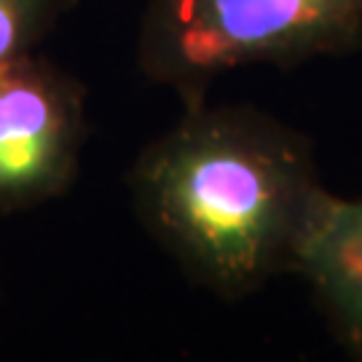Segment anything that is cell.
<instances>
[{
  "instance_id": "7a4b0ae2",
  "label": "cell",
  "mask_w": 362,
  "mask_h": 362,
  "mask_svg": "<svg viewBox=\"0 0 362 362\" xmlns=\"http://www.w3.org/2000/svg\"><path fill=\"white\" fill-rule=\"evenodd\" d=\"M362 49V0H148L137 67L182 107L239 67H296Z\"/></svg>"
},
{
  "instance_id": "3957f363",
  "label": "cell",
  "mask_w": 362,
  "mask_h": 362,
  "mask_svg": "<svg viewBox=\"0 0 362 362\" xmlns=\"http://www.w3.org/2000/svg\"><path fill=\"white\" fill-rule=\"evenodd\" d=\"M86 143V94L65 70L25 54L0 67V215L73 185Z\"/></svg>"
},
{
  "instance_id": "277c9868",
  "label": "cell",
  "mask_w": 362,
  "mask_h": 362,
  "mask_svg": "<svg viewBox=\"0 0 362 362\" xmlns=\"http://www.w3.org/2000/svg\"><path fill=\"white\" fill-rule=\"evenodd\" d=\"M293 274L303 276L344 351L362 360V196L325 191L300 239Z\"/></svg>"
},
{
  "instance_id": "5b68a950",
  "label": "cell",
  "mask_w": 362,
  "mask_h": 362,
  "mask_svg": "<svg viewBox=\"0 0 362 362\" xmlns=\"http://www.w3.org/2000/svg\"><path fill=\"white\" fill-rule=\"evenodd\" d=\"M59 8L62 0H0V67L33 54Z\"/></svg>"
},
{
  "instance_id": "6da1fadb",
  "label": "cell",
  "mask_w": 362,
  "mask_h": 362,
  "mask_svg": "<svg viewBox=\"0 0 362 362\" xmlns=\"http://www.w3.org/2000/svg\"><path fill=\"white\" fill-rule=\"evenodd\" d=\"M137 220L185 276L226 300L293 274L327 191L303 132L252 105H188L129 169Z\"/></svg>"
}]
</instances>
